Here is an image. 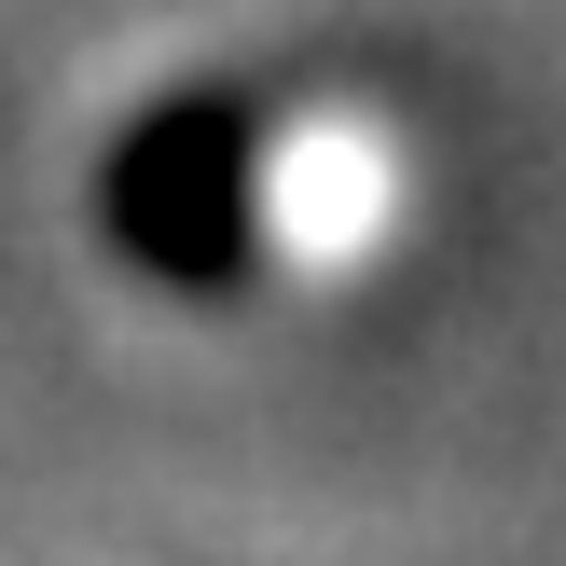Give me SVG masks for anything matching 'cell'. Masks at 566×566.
I'll use <instances>...</instances> for the list:
<instances>
[{"label":"cell","mask_w":566,"mask_h":566,"mask_svg":"<svg viewBox=\"0 0 566 566\" xmlns=\"http://www.w3.org/2000/svg\"><path fill=\"white\" fill-rule=\"evenodd\" d=\"M111 235L166 276H235L263 235V153H249L235 111H166L125 138L111 166Z\"/></svg>","instance_id":"obj_1"}]
</instances>
